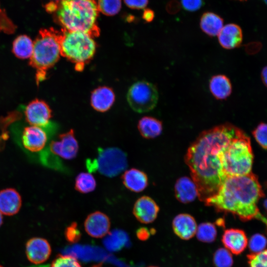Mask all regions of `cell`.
Returning a JSON list of instances; mask_svg holds the SVG:
<instances>
[{
  "instance_id": "obj_15",
  "label": "cell",
  "mask_w": 267,
  "mask_h": 267,
  "mask_svg": "<svg viewBox=\"0 0 267 267\" xmlns=\"http://www.w3.org/2000/svg\"><path fill=\"white\" fill-rule=\"evenodd\" d=\"M197 225L193 217L182 213L177 215L172 221V228L180 239L188 240L195 235Z\"/></svg>"
},
{
  "instance_id": "obj_3",
  "label": "cell",
  "mask_w": 267,
  "mask_h": 267,
  "mask_svg": "<svg viewBox=\"0 0 267 267\" xmlns=\"http://www.w3.org/2000/svg\"><path fill=\"white\" fill-rule=\"evenodd\" d=\"M53 13L55 21L68 31H80L91 37H98L100 29L97 24L99 11L95 0L56 1Z\"/></svg>"
},
{
  "instance_id": "obj_26",
  "label": "cell",
  "mask_w": 267,
  "mask_h": 267,
  "mask_svg": "<svg viewBox=\"0 0 267 267\" xmlns=\"http://www.w3.org/2000/svg\"><path fill=\"white\" fill-rule=\"evenodd\" d=\"M96 182L94 177L89 173H81L76 178L75 189L82 193H88L96 188Z\"/></svg>"
},
{
  "instance_id": "obj_14",
  "label": "cell",
  "mask_w": 267,
  "mask_h": 267,
  "mask_svg": "<svg viewBox=\"0 0 267 267\" xmlns=\"http://www.w3.org/2000/svg\"><path fill=\"white\" fill-rule=\"evenodd\" d=\"M221 241L225 248L236 255L244 251L248 243L244 231L238 228L225 229L222 233Z\"/></svg>"
},
{
  "instance_id": "obj_33",
  "label": "cell",
  "mask_w": 267,
  "mask_h": 267,
  "mask_svg": "<svg viewBox=\"0 0 267 267\" xmlns=\"http://www.w3.org/2000/svg\"><path fill=\"white\" fill-rule=\"evenodd\" d=\"M65 237L67 241L71 243L78 242L81 239V233L76 222H72L65 229Z\"/></svg>"
},
{
  "instance_id": "obj_38",
  "label": "cell",
  "mask_w": 267,
  "mask_h": 267,
  "mask_svg": "<svg viewBox=\"0 0 267 267\" xmlns=\"http://www.w3.org/2000/svg\"><path fill=\"white\" fill-rule=\"evenodd\" d=\"M154 18V11L149 8L145 9L143 12L142 18L147 22H151Z\"/></svg>"
},
{
  "instance_id": "obj_21",
  "label": "cell",
  "mask_w": 267,
  "mask_h": 267,
  "mask_svg": "<svg viewBox=\"0 0 267 267\" xmlns=\"http://www.w3.org/2000/svg\"><path fill=\"white\" fill-rule=\"evenodd\" d=\"M211 94L217 99L224 100L232 92V85L228 78L224 75L218 74L212 77L209 82Z\"/></svg>"
},
{
  "instance_id": "obj_25",
  "label": "cell",
  "mask_w": 267,
  "mask_h": 267,
  "mask_svg": "<svg viewBox=\"0 0 267 267\" xmlns=\"http://www.w3.org/2000/svg\"><path fill=\"white\" fill-rule=\"evenodd\" d=\"M195 235L197 239L203 243L214 242L217 236V230L214 223L210 222L201 223L197 226Z\"/></svg>"
},
{
  "instance_id": "obj_30",
  "label": "cell",
  "mask_w": 267,
  "mask_h": 267,
  "mask_svg": "<svg viewBox=\"0 0 267 267\" xmlns=\"http://www.w3.org/2000/svg\"><path fill=\"white\" fill-rule=\"evenodd\" d=\"M248 244L251 253H257L265 250L267 239L264 235L257 233L251 237Z\"/></svg>"
},
{
  "instance_id": "obj_9",
  "label": "cell",
  "mask_w": 267,
  "mask_h": 267,
  "mask_svg": "<svg viewBox=\"0 0 267 267\" xmlns=\"http://www.w3.org/2000/svg\"><path fill=\"white\" fill-rule=\"evenodd\" d=\"M52 112L44 101L35 99L30 102L25 110L26 121L31 126L44 128L49 124Z\"/></svg>"
},
{
  "instance_id": "obj_49",
  "label": "cell",
  "mask_w": 267,
  "mask_h": 267,
  "mask_svg": "<svg viewBox=\"0 0 267 267\" xmlns=\"http://www.w3.org/2000/svg\"></svg>"
},
{
  "instance_id": "obj_46",
  "label": "cell",
  "mask_w": 267,
  "mask_h": 267,
  "mask_svg": "<svg viewBox=\"0 0 267 267\" xmlns=\"http://www.w3.org/2000/svg\"><path fill=\"white\" fill-rule=\"evenodd\" d=\"M56 1H59V0H55Z\"/></svg>"
},
{
  "instance_id": "obj_4",
  "label": "cell",
  "mask_w": 267,
  "mask_h": 267,
  "mask_svg": "<svg viewBox=\"0 0 267 267\" xmlns=\"http://www.w3.org/2000/svg\"><path fill=\"white\" fill-rule=\"evenodd\" d=\"M59 31L52 28L41 29L34 42L30 65L36 69L37 84L46 78L48 70L58 61L61 55Z\"/></svg>"
},
{
  "instance_id": "obj_22",
  "label": "cell",
  "mask_w": 267,
  "mask_h": 267,
  "mask_svg": "<svg viewBox=\"0 0 267 267\" xmlns=\"http://www.w3.org/2000/svg\"><path fill=\"white\" fill-rule=\"evenodd\" d=\"M223 26V20L212 12H204L200 20L202 31L210 37L218 36Z\"/></svg>"
},
{
  "instance_id": "obj_39",
  "label": "cell",
  "mask_w": 267,
  "mask_h": 267,
  "mask_svg": "<svg viewBox=\"0 0 267 267\" xmlns=\"http://www.w3.org/2000/svg\"><path fill=\"white\" fill-rule=\"evenodd\" d=\"M46 11L49 13H53L57 8V2H50L47 3L45 6Z\"/></svg>"
},
{
  "instance_id": "obj_40",
  "label": "cell",
  "mask_w": 267,
  "mask_h": 267,
  "mask_svg": "<svg viewBox=\"0 0 267 267\" xmlns=\"http://www.w3.org/2000/svg\"><path fill=\"white\" fill-rule=\"evenodd\" d=\"M261 77L264 85L267 87V66L263 68L261 73Z\"/></svg>"
},
{
  "instance_id": "obj_19",
  "label": "cell",
  "mask_w": 267,
  "mask_h": 267,
  "mask_svg": "<svg viewBox=\"0 0 267 267\" xmlns=\"http://www.w3.org/2000/svg\"><path fill=\"white\" fill-rule=\"evenodd\" d=\"M22 204L19 193L13 188H6L0 191V212L6 216L16 214Z\"/></svg>"
},
{
  "instance_id": "obj_47",
  "label": "cell",
  "mask_w": 267,
  "mask_h": 267,
  "mask_svg": "<svg viewBox=\"0 0 267 267\" xmlns=\"http://www.w3.org/2000/svg\"><path fill=\"white\" fill-rule=\"evenodd\" d=\"M0 267H2L0 265Z\"/></svg>"
},
{
  "instance_id": "obj_11",
  "label": "cell",
  "mask_w": 267,
  "mask_h": 267,
  "mask_svg": "<svg viewBox=\"0 0 267 267\" xmlns=\"http://www.w3.org/2000/svg\"><path fill=\"white\" fill-rule=\"evenodd\" d=\"M110 220L105 214L95 211L89 214L84 222L86 232L94 238H102L109 232Z\"/></svg>"
},
{
  "instance_id": "obj_35",
  "label": "cell",
  "mask_w": 267,
  "mask_h": 267,
  "mask_svg": "<svg viewBox=\"0 0 267 267\" xmlns=\"http://www.w3.org/2000/svg\"><path fill=\"white\" fill-rule=\"evenodd\" d=\"M124 1L128 7L134 9H143L148 3V0H124Z\"/></svg>"
},
{
  "instance_id": "obj_29",
  "label": "cell",
  "mask_w": 267,
  "mask_h": 267,
  "mask_svg": "<svg viewBox=\"0 0 267 267\" xmlns=\"http://www.w3.org/2000/svg\"><path fill=\"white\" fill-rule=\"evenodd\" d=\"M50 267H82L74 256L58 254L52 261Z\"/></svg>"
},
{
  "instance_id": "obj_17",
  "label": "cell",
  "mask_w": 267,
  "mask_h": 267,
  "mask_svg": "<svg viewBox=\"0 0 267 267\" xmlns=\"http://www.w3.org/2000/svg\"><path fill=\"white\" fill-rule=\"evenodd\" d=\"M218 41L222 47L231 49L240 45L243 39L242 31L237 24L230 23L223 26L218 35Z\"/></svg>"
},
{
  "instance_id": "obj_32",
  "label": "cell",
  "mask_w": 267,
  "mask_h": 267,
  "mask_svg": "<svg viewBox=\"0 0 267 267\" xmlns=\"http://www.w3.org/2000/svg\"><path fill=\"white\" fill-rule=\"evenodd\" d=\"M258 143L264 149H267V124L260 123L252 132Z\"/></svg>"
},
{
  "instance_id": "obj_13",
  "label": "cell",
  "mask_w": 267,
  "mask_h": 267,
  "mask_svg": "<svg viewBox=\"0 0 267 267\" xmlns=\"http://www.w3.org/2000/svg\"><path fill=\"white\" fill-rule=\"evenodd\" d=\"M51 253V246L45 239L34 237L26 245V254L28 260L34 264H40L48 260Z\"/></svg>"
},
{
  "instance_id": "obj_2",
  "label": "cell",
  "mask_w": 267,
  "mask_h": 267,
  "mask_svg": "<svg viewBox=\"0 0 267 267\" xmlns=\"http://www.w3.org/2000/svg\"><path fill=\"white\" fill-rule=\"evenodd\" d=\"M264 196L258 177L251 172L227 178L217 193L204 203L217 212L231 213L244 222L259 220L267 226V218L261 214L257 206Z\"/></svg>"
},
{
  "instance_id": "obj_8",
  "label": "cell",
  "mask_w": 267,
  "mask_h": 267,
  "mask_svg": "<svg viewBox=\"0 0 267 267\" xmlns=\"http://www.w3.org/2000/svg\"><path fill=\"white\" fill-rule=\"evenodd\" d=\"M50 151L65 160L75 158L78 152L79 145L73 129L60 134L56 140L49 145Z\"/></svg>"
},
{
  "instance_id": "obj_41",
  "label": "cell",
  "mask_w": 267,
  "mask_h": 267,
  "mask_svg": "<svg viewBox=\"0 0 267 267\" xmlns=\"http://www.w3.org/2000/svg\"><path fill=\"white\" fill-rule=\"evenodd\" d=\"M217 223L218 225L222 226L224 224V222L223 220L221 219H219L217 221Z\"/></svg>"
},
{
  "instance_id": "obj_23",
  "label": "cell",
  "mask_w": 267,
  "mask_h": 267,
  "mask_svg": "<svg viewBox=\"0 0 267 267\" xmlns=\"http://www.w3.org/2000/svg\"><path fill=\"white\" fill-rule=\"evenodd\" d=\"M137 128L142 137L151 139L157 137L161 134L163 125L161 121L155 118L145 116L139 120Z\"/></svg>"
},
{
  "instance_id": "obj_42",
  "label": "cell",
  "mask_w": 267,
  "mask_h": 267,
  "mask_svg": "<svg viewBox=\"0 0 267 267\" xmlns=\"http://www.w3.org/2000/svg\"><path fill=\"white\" fill-rule=\"evenodd\" d=\"M264 206L267 212V199L264 201Z\"/></svg>"
},
{
  "instance_id": "obj_18",
  "label": "cell",
  "mask_w": 267,
  "mask_h": 267,
  "mask_svg": "<svg viewBox=\"0 0 267 267\" xmlns=\"http://www.w3.org/2000/svg\"><path fill=\"white\" fill-rule=\"evenodd\" d=\"M175 194L180 202L187 204L194 201L198 196L194 181L189 177L179 178L175 185Z\"/></svg>"
},
{
  "instance_id": "obj_12",
  "label": "cell",
  "mask_w": 267,
  "mask_h": 267,
  "mask_svg": "<svg viewBox=\"0 0 267 267\" xmlns=\"http://www.w3.org/2000/svg\"><path fill=\"white\" fill-rule=\"evenodd\" d=\"M159 207L151 197L143 196L135 202L133 213L137 221L142 223L153 222L157 217Z\"/></svg>"
},
{
  "instance_id": "obj_20",
  "label": "cell",
  "mask_w": 267,
  "mask_h": 267,
  "mask_svg": "<svg viewBox=\"0 0 267 267\" xmlns=\"http://www.w3.org/2000/svg\"><path fill=\"white\" fill-rule=\"evenodd\" d=\"M122 180L123 184L127 189L134 192L143 191L148 184L146 174L135 168L126 171L122 176Z\"/></svg>"
},
{
  "instance_id": "obj_10",
  "label": "cell",
  "mask_w": 267,
  "mask_h": 267,
  "mask_svg": "<svg viewBox=\"0 0 267 267\" xmlns=\"http://www.w3.org/2000/svg\"><path fill=\"white\" fill-rule=\"evenodd\" d=\"M48 136L43 128L30 126L24 128L21 142L24 148L31 152H38L45 147Z\"/></svg>"
},
{
  "instance_id": "obj_1",
  "label": "cell",
  "mask_w": 267,
  "mask_h": 267,
  "mask_svg": "<svg viewBox=\"0 0 267 267\" xmlns=\"http://www.w3.org/2000/svg\"><path fill=\"white\" fill-rule=\"evenodd\" d=\"M239 128L228 123L202 132L188 148L185 161L202 202L214 196L226 178L227 148Z\"/></svg>"
},
{
  "instance_id": "obj_24",
  "label": "cell",
  "mask_w": 267,
  "mask_h": 267,
  "mask_svg": "<svg viewBox=\"0 0 267 267\" xmlns=\"http://www.w3.org/2000/svg\"><path fill=\"white\" fill-rule=\"evenodd\" d=\"M33 47L34 42L31 38L26 35H22L14 40L12 52L19 58H30L32 55Z\"/></svg>"
},
{
  "instance_id": "obj_44",
  "label": "cell",
  "mask_w": 267,
  "mask_h": 267,
  "mask_svg": "<svg viewBox=\"0 0 267 267\" xmlns=\"http://www.w3.org/2000/svg\"><path fill=\"white\" fill-rule=\"evenodd\" d=\"M265 3L267 5V0H263Z\"/></svg>"
},
{
  "instance_id": "obj_34",
  "label": "cell",
  "mask_w": 267,
  "mask_h": 267,
  "mask_svg": "<svg viewBox=\"0 0 267 267\" xmlns=\"http://www.w3.org/2000/svg\"><path fill=\"white\" fill-rule=\"evenodd\" d=\"M183 8L188 11H195L199 9L204 4V0H181Z\"/></svg>"
},
{
  "instance_id": "obj_16",
  "label": "cell",
  "mask_w": 267,
  "mask_h": 267,
  "mask_svg": "<svg viewBox=\"0 0 267 267\" xmlns=\"http://www.w3.org/2000/svg\"><path fill=\"white\" fill-rule=\"evenodd\" d=\"M115 100L113 90L107 86H100L94 89L90 96V104L96 111L105 112L110 109Z\"/></svg>"
},
{
  "instance_id": "obj_5",
  "label": "cell",
  "mask_w": 267,
  "mask_h": 267,
  "mask_svg": "<svg viewBox=\"0 0 267 267\" xmlns=\"http://www.w3.org/2000/svg\"><path fill=\"white\" fill-rule=\"evenodd\" d=\"M59 41L61 55L74 63L77 71H82L95 54L96 43L87 33L62 29Z\"/></svg>"
},
{
  "instance_id": "obj_31",
  "label": "cell",
  "mask_w": 267,
  "mask_h": 267,
  "mask_svg": "<svg viewBox=\"0 0 267 267\" xmlns=\"http://www.w3.org/2000/svg\"><path fill=\"white\" fill-rule=\"evenodd\" d=\"M249 267H267V249L247 256Z\"/></svg>"
},
{
  "instance_id": "obj_48",
  "label": "cell",
  "mask_w": 267,
  "mask_h": 267,
  "mask_svg": "<svg viewBox=\"0 0 267 267\" xmlns=\"http://www.w3.org/2000/svg\"></svg>"
},
{
  "instance_id": "obj_45",
  "label": "cell",
  "mask_w": 267,
  "mask_h": 267,
  "mask_svg": "<svg viewBox=\"0 0 267 267\" xmlns=\"http://www.w3.org/2000/svg\"><path fill=\"white\" fill-rule=\"evenodd\" d=\"M156 267V266H149V267Z\"/></svg>"
},
{
  "instance_id": "obj_7",
  "label": "cell",
  "mask_w": 267,
  "mask_h": 267,
  "mask_svg": "<svg viewBox=\"0 0 267 267\" xmlns=\"http://www.w3.org/2000/svg\"><path fill=\"white\" fill-rule=\"evenodd\" d=\"M158 92L156 86L146 81H139L129 88L127 99L131 108L138 113L153 110L157 105Z\"/></svg>"
},
{
  "instance_id": "obj_6",
  "label": "cell",
  "mask_w": 267,
  "mask_h": 267,
  "mask_svg": "<svg viewBox=\"0 0 267 267\" xmlns=\"http://www.w3.org/2000/svg\"><path fill=\"white\" fill-rule=\"evenodd\" d=\"M97 157L87 161L88 169L91 172L97 171L107 177H114L124 171L128 166L127 156L117 147L99 148Z\"/></svg>"
},
{
  "instance_id": "obj_43",
  "label": "cell",
  "mask_w": 267,
  "mask_h": 267,
  "mask_svg": "<svg viewBox=\"0 0 267 267\" xmlns=\"http://www.w3.org/2000/svg\"><path fill=\"white\" fill-rule=\"evenodd\" d=\"M2 223V216L1 213L0 212V226L1 225Z\"/></svg>"
},
{
  "instance_id": "obj_37",
  "label": "cell",
  "mask_w": 267,
  "mask_h": 267,
  "mask_svg": "<svg viewBox=\"0 0 267 267\" xmlns=\"http://www.w3.org/2000/svg\"><path fill=\"white\" fill-rule=\"evenodd\" d=\"M150 234V230L145 227H140L136 231V235L137 238L141 241H145L148 239Z\"/></svg>"
},
{
  "instance_id": "obj_36",
  "label": "cell",
  "mask_w": 267,
  "mask_h": 267,
  "mask_svg": "<svg viewBox=\"0 0 267 267\" xmlns=\"http://www.w3.org/2000/svg\"><path fill=\"white\" fill-rule=\"evenodd\" d=\"M166 10L170 14H176L180 9V4L176 0L170 1L166 5Z\"/></svg>"
},
{
  "instance_id": "obj_27",
  "label": "cell",
  "mask_w": 267,
  "mask_h": 267,
  "mask_svg": "<svg viewBox=\"0 0 267 267\" xmlns=\"http://www.w3.org/2000/svg\"><path fill=\"white\" fill-rule=\"evenodd\" d=\"M213 262L215 267H231L233 264L231 253L223 247L219 248L215 251Z\"/></svg>"
},
{
  "instance_id": "obj_28",
  "label": "cell",
  "mask_w": 267,
  "mask_h": 267,
  "mask_svg": "<svg viewBox=\"0 0 267 267\" xmlns=\"http://www.w3.org/2000/svg\"><path fill=\"white\" fill-rule=\"evenodd\" d=\"M97 4L99 12L107 16H114L120 11L122 0H97Z\"/></svg>"
}]
</instances>
